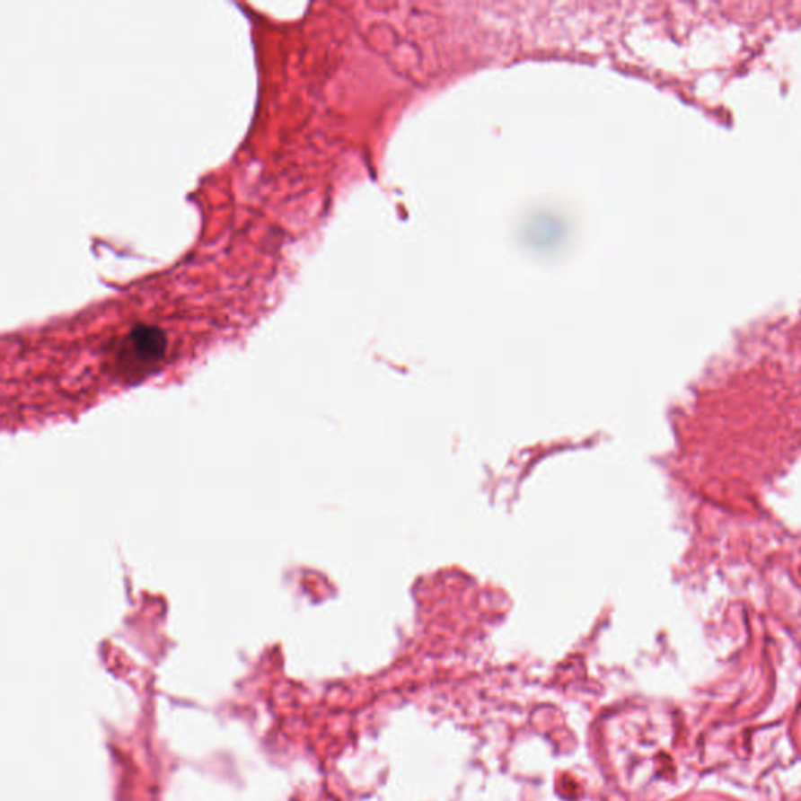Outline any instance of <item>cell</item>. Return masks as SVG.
<instances>
[{"instance_id": "obj_1", "label": "cell", "mask_w": 801, "mask_h": 801, "mask_svg": "<svg viewBox=\"0 0 801 801\" xmlns=\"http://www.w3.org/2000/svg\"><path fill=\"white\" fill-rule=\"evenodd\" d=\"M170 352V339L155 324L140 322L128 329L111 349V379L116 383H138L162 370Z\"/></svg>"}]
</instances>
